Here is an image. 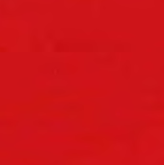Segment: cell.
I'll return each instance as SVG.
<instances>
[{
	"instance_id": "1",
	"label": "cell",
	"mask_w": 164,
	"mask_h": 165,
	"mask_svg": "<svg viewBox=\"0 0 164 165\" xmlns=\"http://www.w3.org/2000/svg\"><path fill=\"white\" fill-rule=\"evenodd\" d=\"M81 106L80 105H77V104H70L69 106H66V109H68V110H71V111H77L79 108H80Z\"/></svg>"
}]
</instances>
